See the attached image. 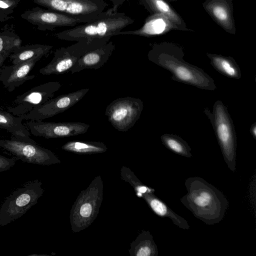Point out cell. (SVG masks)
<instances>
[{
	"label": "cell",
	"instance_id": "cell-14",
	"mask_svg": "<svg viewBox=\"0 0 256 256\" xmlns=\"http://www.w3.org/2000/svg\"><path fill=\"white\" fill-rule=\"evenodd\" d=\"M20 17L42 31L52 30L56 28L74 27L80 23V21L66 15L48 9L37 6L24 11Z\"/></svg>",
	"mask_w": 256,
	"mask_h": 256
},
{
	"label": "cell",
	"instance_id": "cell-27",
	"mask_svg": "<svg viewBox=\"0 0 256 256\" xmlns=\"http://www.w3.org/2000/svg\"><path fill=\"white\" fill-rule=\"evenodd\" d=\"M161 141L164 146L172 152L186 158L192 156L191 148L188 144L179 136L170 134L161 136Z\"/></svg>",
	"mask_w": 256,
	"mask_h": 256
},
{
	"label": "cell",
	"instance_id": "cell-18",
	"mask_svg": "<svg viewBox=\"0 0 256 256\" xmlns=\"http://www.w3.org/2000/svg\"><path fill=\"white\" fill-rule=\"evenodd\" d=\"M154 190L147 187L142 193L137 196L142 198L149 207L156 215L162 218H170L174 224L184 230L190 227L188 222L170 209L164 202L154 194Z\"/></svg>",
	"mask_w": 256,
	"mask_h": 256
},
{
	"label": "cell",
	"instance_id": "cell-11",
	"mask_svg": "<svg viewBox=\"0 0 256 256\" xmlns=\"http://www.w3.org/2000/svg\"><path fill=\"white\" fill-rule=\"evenodd\" d=\"M61 86L59 82H48L36 86L16 96L12 106L8 108V112L16 116L25 114L52 98Z\"/></svg>",
	"mask_w": 256,
	"mask_h": 256
},
{
	"label": "cell",
	"instance_id": "cell-26",
	"mask_svg": "<svg viewBox=\"0 0 256 256\" xmlns=\"http://www.w3.org/2000/svg\"><path fill=\"white\" fill-rule=\"evenodd\" d=\"M22 43L20 37L14 32L9 30L0 32V68L14 50L21 46Z\"/></svg>",
	"mask_w": 256,
	"mask_h": 256
},
{
	"label": "cell",
	"instance_id": "cell-2",
	"mask_svg": "<svg viewBox=\"0 0 256 256\" xmlns=\"http://www.w3.org/2000/svg\"><path fill=\"white\" fill-rule=\"evenodd\" d=\"M187 193L180 202L198 219L208 225L219 223L224 216L228 202L222 192L204 178H188Z\"/></svg>",
	"mask_w": 256,
	"mask_h": 256
},
{
	"label": "cell",
	"instance_id": "cell-29",
	"mask_svg": "<svg viewBox=\"0 0 256 256\" xmlns=\"http://www.w3.org/2000/svg\"><path fill=\"white\" fill-rule=\"evenodd\" d=\"M15 158H7L0 155V172L10 169L16 164Z\"/></svg>",
	"mask_w": 256,
	"mask_h": 256
},
{
	"label": "cell",
	"instance_id": "cell-7",
	"mask_svg": "<svg viewBox=\"0 0 256 256\" xmlns=\"http://www.w3.org/2000/svg\"><path fill=\"white\" fill-rule=\"evenodd\" d=\"M38 5L66 15L80 22L96 18L108 6L103 0H33Z\"/></svg>",
	"mask_w": 256,
	"mask_h": 256
},
{
	"label": "cell",
	"instance_id": "cell-5",
	"mask_svg": "<svg viewBox=\"0 0 256 256\" xmlns=\"http://www.w3.org/2000/svg\"><path fill=\"white\" fill-rule=\"evenodd\" d=\"M204 112L212 125L224 162L228 168L234 172L236 168V136L227 108L221 100H218L214 104L212 112L208 108L204 109Z\"/></svg>",
	"mask_w": 256,
	"mask_h": 256
},
{
	"label": "cell",
	"instance_id": "cell-15",
	"mask_svg": "<svg viewBox=\"0 0 256 256\" xmlns=\"http://www.w3.org/2000/svg\"><path fill=\"white\" fill-rule=\"evenodd\" d=\"M41 58H36L22 63L5 66L0 70V82L10 92L26 81L34 78V75H29L36 64Z\"/></svg>",
	"mask_w": 256,
	"mask_h": 256
},
{
	"label": "cell",
	"instance_id": "cell-24",
	"mask_svg": "<svg viewBox=\"0 0 256 256\" xmlns=\"http://www.w3.org/2000/svg\"><path fill=\"white\" fill-rule=\"evenodd\" d=\"M22 120L20 116H15L9 112L0 109V128L6 130L16 138L31 140L30 132L22 124Z\"/></svg>",
	"mask_w": 256,
	"mask_h": 256
},
{
	"label": "cell",
	"instance_id": "cell-28",
	"mask_svg": "<svg viewBox=\"0 0 256 256\" xmlns=\"http://www.w3.org/2000/svg\"><path fill=\"white\" fill-rule=\"evenodd\" d=\"M23 0H0V22L11 18L14 10Z\"/></svg>",
	"mask_w": 256,
	"mask_h": 256
},
{
	"label": "cell",
	"instance_id": "cell-25",
	"mask_svg": "<svg viewBox=\"0 0 256 256\" xmlns=\"http://www.w3.org/2000/svg\"><path fill=\"white\" fill-rule=\"evenodd\" d=\"M64 150L80 154H100L108 150L106 145L101 142L71 140L61 147Z\"/></svg>",
	"mask_w": 256,
	"mask_h": 256
},
{
	"label": "cell",
	"instance_id": "cell-9",
	"mask_svg": "<svg viewBox=\"0 0 256 256\" xmlns=\"http://www.w3.org/2000/svg\"><path fill=\"white\" fill-rule=\"evenodd\" d=\"M106 44L100 40L88 42L82 40L68 46L60 48L54 52L52 60L39 72L42 75H50L70 71L82 56Z\"/></svg>",
	"mask_w": 256,
	"mask_h": 256
},
{
	"label": "cell",
	"instance_id": "cell-20",
	"mask_svg": "<svg viewBox=\"0 0 256 256\" xmlns=\"http://www.w3.org/2000/svg\"><path fill=\"white\" fill-rule=\"evenodd\" d=\"M139 2L150 14H160L167 18L172 24L174 30L192 31L187 28L184 20L168 0H139Z\"/></svg>",
	"mask_w": 256,
	"mask_h": 256
},
{
	"label": "cell",
	"instance_id": "cell-1",
	"mask_svg": "<svg viewBox=\"0 0 256 256\" xmlns=\"http://www.w3.org/2000/svg\"><path fill=\"white\" fill-rule=\"evenodd\" d=\"M184 56L182 47L167 42L152 44L148 54L150 61L171 72L172 80L202 90H216L212 78L202 69L186 62Z\"/></svg>",
	"mask_w": 256,
	"mask_h": 256
},
{
	"label": "cell",
	"instance_id": "cell-6",
	"mask_svg": "<svg viewBox=\"0 0 256 256\" xmlns=\"http://www.w3.org/2000/svg\"><path fill=\"white\" fill-rule=\"evenodd\" d=\"M42 182L36 180L25 184L14 191L0 208V226H4L22 217L37 202L44 190Z\"/></svg>",
	"mask_w": 256,
	"mask_h": 256
},
{
	"label": "cell",
	"instance_id": "cell-30",
	"mask_svg": "<svg viewBox=\"0 0 256 256\" xmlns=\"http://www.w3.org/2000/svg\"><path fill=\"white\" fill-rule=\"evenodd\" d=\"M112 2V7L110 8V10L114 12H118V10L119 6L122 5L124 2L126 1H128V0H108Z\"/></svg>",
	"mask_w": 256,
	"mask_h": 256
},
{
	"label": "cell",
	"instance_id": "cell-21",
	"mask_svg": "<svg viewBox=\"0 0 256 256\" xmlns=\"http://www.w3.org/2000/svg\"><path fill=\"white\" fill-rule=\"evenodd\" d=\"M52 48V46L42 44L20 46L14 50L9 58L13 64H19L34 58H42Z\"/></svg>",
	"mask_w": 256,
	"mask_h": 256
},
{
	"label": "cell",
	"instance_id": "cell-32",
	"mask_svg": "<svg viewBox=\"0 0 256 256\" xmlns=\"http://www.w3.org/2000/svg\"><path fill=\"white\" fill-rule=\"evenodd\" d=\"M166 0L169 1V2H174V1L178 0Z\"/></svg>",
	"mask_w": 256,
	"mask_h": 256
},
{
	"label": "cell",
	"instance_id": "cell-12",
	"mask_svg": "<svg viewBox=\"0 0 256 256\" xmlns=\"http://www.w3.org/2000/svg\"><path fill=\"white\" fill-rule=\"evenodd\" d=\"M82 88L52 98L28 113L20 116L23 120H42L62 113L74 106L89 91Z\"/></svg>",
	"mask_w": 256,
	"mask_h": 256
},
{
	"label": "cell",
	"instance_id": "cell-13",
	"mask_svg": "<svg viewBox=\"0 0 256 256\" xmlns=\"http://www.w3.org/2000/svg\"><path fill=\"white\" fill-rule=\"evenodd\" d=\"M27 126L31 134L46 138H62L84 134L90 126L82 122H44L30 120Z\"/></svg>",
	"mask_w": 256,
	"mask_h": 256
},
{
	"label": "cell",
	"instance_id": "cell-33",
	"mask_svg": "<svg viewBox=\"0 0 256 256\" xmlns=\"http://www.w3.org/2000/svg\"><path fill=\"white\" fill-rule=\"evenodd\" d=\"M0 109L3 110V108L0 106Z\"/></svg>",
	"mask_w": 256,
	"mask_h": 256
},
{
	"label": "cell",
	"instance_id": "cell-3",
	"mask_svg": "<svg viewBox=\"0 0 256 256\" xmlns=\"http://www.w3.org/2000/svg\"><path fill=\"white\" fill-rule=\"evenodd\" d=\"M134 21L124 12H114L109 8L102 12L95 20L56 33L54 36L68 41L86 40L88 42L100 40L107 43L112 36L133 24Z\"/></svg>",
	"mask_w": 256,
	"mask_h": 256
},
{
	"label": "cell",
	"instance_id": "cell-8",
	"mask_svg": "<svg viewBox=\"0 0 256 256\" xmlns=\"http://www.w3.org/2000/svg\"><path fill=\"white\" fill-rule=\"evenodd\" d=\"M0 148L28 163L48 166L61 162L54 153L32 139L25 140L12 136L10 139L0 140Z\"/></svg>",
	"mask_w": 256,
	"mask_h": 256
},
{
	"label": "cell",
	"instance_id": "cell-4",
	"mask_svg": "<svg viewBox=\"0 0 256 256\" xmlns=\"http://www.w3.org/2000/svg\"><path fill=\"white\" fill-rule=\"evenodd\" d=\"M103 189V181L98 175L78 195L70 214L73 232H78L88 228L94 222L102 202Z\"/></svg>",
	"mask_w": 256,
	"mask_h": 256
},
{
	"label": "cell",
	"instance_id": "cell-22",
	"mask_svg": "<svg viewBox=\"0 0 256 256\" xmlns=\"http://www.w3.org/2000/svg\"><path fill=\"white\" fill-rule=\"evenodd\" d=\"M206 56L212 67L219 73L230 78H241L240 68L232 57L210 53H206Z\"/></svg>",
	"mask_w": 256,
	"mask_h": 256
},
{
	"label": "cell",
	"instance_id": "cell-10",
	"mask_svg": "<svg viewBox=\"0 0 256 256\" xmlns=\"http://www.w3.org/2000/svg\"><path fill=\"white\" fill-rule=\"evenodd\" d=\"M143 108V102L140 98H120L107 106L105 114L115 129L119 132H126L140 118Z\"/></svg>",
	"mask_w": 256,
	"mask_h": 256
},
{
	"label": "cell",
	"instance_id": "cell-19",
	"mask_svg": "<svg viewBox=\"0 0 256 256\" xmlns=\"http://www.w3.org/2000/svg\"><path fill=\"white\" fill-rule=\"evenodd\" d=\"M172 30L174 28L167 18L162 14H154L146 18L140 28L132 30L120 31L115 36L130 34L149 38L167 33Z\"/></svg>",
	"mask_w": 256,
	"mask_h": 256
},
{
	"label": "cell",
	"instance_id": "cell-23",
	"mask_svg": "<svg viewBox=\"0 0 256 256\" xmlns=\"http://www.w3.org/2000/svg\"><path fill=\"white\" fill-rule=\"evenodd\" d=\"M131 256H157L158 250L149 231L142 230L130 244L128 250Z\"/></svg>",
	"mask_w": 256,
	"mask_h": 256
},
{
	"label": "cell",
	"instance_id": "cell-16",
	"mask_svg": "<svg viewBox=\"0 0 256 256\" xmlns=\"http://www.w3.org/2000/svg\"><path fill=\"white\" fill-rule=\"evenodd\" d=\"M202 6L211 18L226 32L236 34L232 0H206Z\"/></svg>",
	"mask_w": 256,
	"mask_h": 256
},
{
	"label": "cell",
	"instance_id": "cell-17",
	"mask_svg": "<svg viewBox=\"0 0 256 256\" xmlns=\"http://www.w3.org/2000/svg\"><path fill=\"white\" fill-rule=\"evenodd\" d=\"M114 49V44L109 41L99 48L86 52L70 70V73L74 74L85 69L100 68L107 62Z\"/></svg>",
	"mask_w": 256,
	"mask_h": 256
},
{
	"label": "cell",
	"instance_id": "cell-31",
	"mask_svg": "<svg viewBox=\"0 0 256 256\" xmlns=\"http://www.w3.org/2000/svg\"><path fill=\"white\" fill-rule=\"evenodd\" d=\"M250 132L254 140L256 139V122H254L250 129Z\"/></svg>",
	"mask_w": 256,
	"mask_h": 256
}]
</instances>
